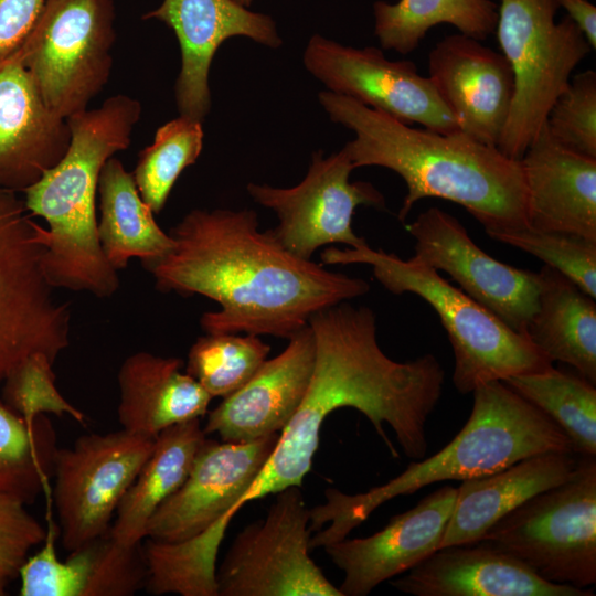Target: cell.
Listing matches in <instances>:
<instances>
[{"instance_id":"obj_1","label":"cell","mask_w":596,"mask_h":596,"mask_svg":"<svg viewBox=\"0 0 596 596\" xmlns=\"http://www.w3.org/2000/svg\"><path fill=\"white\" fill-rule=\"evenodd\" d=\"M169 235L173 247L142 265L158 290L202 295L220 305L200 319L206 333L288 340L313 313L370 290L362 278L285 249L259 232L253 210H192Z\"/></svg>"},{"instance_id":"obj_2","label":"cell","mask_w":596,"mask_h":596,"mask_svg":"<svg viewBox=\"0 0 596 596\" xmlns=\"http://www.w3.org/2000/svg\"><path fill=\"white\" fill-rule=\"evenodd\" d=\"M315 365L307 393L273 451L275 461L292 473L311 469L320 428L338 408L362 413L389 451H398L383 427L394 432L404 454L414 460L427 450V419L439 402L445 371L435 355L397 362L381 349L376 319L366 306L347 301L313 313Z\"/></svg>"},{"instance_id":"obj_3","label":"cell","mask_w":596,"mask_h":596,"mask_svg":"<svg viewBox=\"0 0 596 596\" xmlns=\"http://www.w3.org/2000/svg\"><path fill=\"white\" fill-rule=\"evenodd\" d=\"M330 119L355 138L343 147L353 168L379 166L397 173L407 187L398 212L404 221L422 199L461 205L488 235L529 227L528 193L520 160L504 156L462 132L412 128L353 98L320 92Z\"/></svg>"},{"instance_id":"obj_4","label":"cell","mask_w":596,"mask_h":596,"mask_svg":"<svg viewBox=\"0 0 596 596\" xmlns=\"http://www.w3.org/2000/svg\"><path fill=\"white\" fill-rule=\"evenodd\" d=\"M140 114L139 100L120 94L66 118L71 141L65 155L23 192L29 213L49 224V230L36 224V236L45 247V275L55 288L97 298L119 289L117 270L99 244L95 201L104 164L129 148Z\"/></svg>"},{"instance_id":"obj_5","label":"cell","mask_w":596,"mask_h":596,"mask_svg":"<svg viewBox=\"0 0 596 596\" xmlns=\"http://www.w3.org/2000/svg\"><path fill=\"white\" fill-rule=\"evenodd\" d=\"M472 393L468 421L437 454L409 462L401 475L366 492L328 488L326 502L310 509V530L317 532L310 551L348 538L386 501L428 485L477 478L542 453H574L566 434L503 381L482 383Z\"/></svg>"},{"instance_id":"obj_6","label":"cell","mask_w":596,"mask_h":596,"mask_svg":"<svg viewBox=\"0 0 596 596\" xmlns=\"http://www.w3.org/2000/svg\"><path fill=\"white\" fill-rule=\"evenodd\" d=\"M323 264H366L375 279L395 295L411 292L437 313L455 355L453 382L461 394L480 384L550 369L552 361L525 336L444 279L436 269L415 256L402 259L393 253L373 249L329 247Z\"/></svg>"},{"instance_id":"obj_7","label":"cell","mask_w":596,"mask_h":596,"mask_svg":"<svg viewBox=\"0 0 596 596\" xmlns=\"http://www.w3.org/2000/svg\"><path fill=\"white\" fill-rule=\"evenodd\" d=\"M557 0H500L497 38L514 93L497 148L520 160L546 123L575 67L592 51L568 15L555 21Z\"/></svg>"},{"instance_id":"obj_8","label":"cell","mask_w":596,"mask_h":596,"mask_svg":"<svg viewBox=\"0 0 596 596\" xmlns=\"http://www.w3.org/2000/svg\"><path fill=\"white\" fill-rule=\"evenodd\" d=\"M541 578L586 588L596 583V456H581L563 483L498 520L479 541Z\"/></svg>"},{"instance_id":"obj_9","label":"cell","mask_w":596,"mask_h":596,"mask_svg":"<svg viewBox=\"0 0 596 596\" xmlns=\"http://www.w3.org/2000/svg\"><path fill=\"white\" fill-rule=\"evenodd\" d=\"M36 224L18 193L0 189V389L32 354L55 362L70 344L71 308L45 275Z\"/></svg>"},{"instance_id":"obj_10","label":"cell","mask_w":596,"mask_h":596,"mask_svg":"<svg viewBox=\"0 0 596 596\" xmlns=\"http://www.w3.org/2000/svg\"><path fill=\"white\" fill-rule=\"evenodd\" d=\"M114 18L111 0H44L18 47L44 103L61 117L87 109L107 84Z\"/></svg>"},{"instance_id":"obj_11","label":"cell","mask_w":596,"mask_h":596,"mask_svg":"<svg viewBox=\"0 0 596 596\" xmlns=\"http://www.w3.org/2000/svg\"><path fill=\"white\" fill-rule=\"evenodd\" d=\"M310 509L299 487L276 493L216 568L217 596H343L309 556Z\"/></svg>"},{"instance_id":"obj_12","label":"cell","mask_w":596,"mask_h":596,"mask_svg":"<svg viewBox=\"0 0 596 596\" xmlns=\"http://www.w3.org/2000/svg\"><path fill=\"white\" fill-rule=\"evenodd\" d=\"M155 438L125 429L87 434L54 457L53 499L63 547L72 552L104 535L152 453Z\"/></svg>"},{"instance_id":"obj_13","label":"cell","mask_w":596,"mask_h":596,"mask_svg":"<svg viewBox=\"0 0 596 596\" xmlns=\"http://www.w3.org/2000/svg\"><path fill=\"white\" fill-rule=\"evenodd\" d=\"M280 433L248 443L205 439L184 482L155 511L146 538L178 543L195 536L217 556L234 504L253 483Z\"/></svg>"},{"instance_id":"obj_14","label":"cell","mask_w":596,"mask_h":596,"mask_svg":"<svg viewBox=\"0 0 596 596\" xmlns=\"http://www.w3.org/2000/svg\"><path fill=\"white\" fill-rule=\"evenodd\" d=\"M352 170L343 148L328 158L316 152L307 175L296 187L249 183L247 191L255 202L278 216V225L267 233L291 254L310 259L324 245L356 248L366 244L352 228L354 211L359 205H385L383 195L370 182H350Z\"/></svg>"},{"instance_id":"obj_15","label":"cell","mask_w":596,"mask_h":596,"mask_svg":"<svg viewBox=\"0 0 596 596\" xmlns=\"http://www.w3.org/2000/svg\"><path fill=\"white\" fill-rule=\"evenodd\" d=\"M306 68L332 93L439 134L460 132L427 76L406 60L390 61L382 50L345 46L315 34L304 53Z\"/></svg>"},{"instance_id":"obj_16","label":"cell","mask_w":596,"mask_h":596,"mask_svg":"<svg viewBox=\"0 0 596 596\" xmlns=\"http://www.w3.org/2000/svg\"><path fill=\"white\" fill-rule=\"evenodd\" d=\"M405 228L415 240L416 258L447 273L465 294L526 337L538 308V272L491 257L455 216L437 206L418 214Z\"/></svg>"},{"instance_id":"obj_17","label":"cell","mask_w":596,"mask_h":596,"mask_svg":"<svg viewBox=\"0 0 596 596\" xmlns=\"http://www.w3.org/2000/svg\"><path fill=\"white\" fill-rule=\"evenodd\" d=\"M169 25L181 50V70L175 82L180 116L202 121L211 108L209 72L220 45L236 35L276 49L281 44L274 20L252 12L234 0H163L143 15Z\"/></svg>"},{"instance_id":"obj_18","label":"cell","mask_w":596,"mask_h":596,"mask_svg":"<svg viewBox=\"0 0 596 596\" xmlns=\"http://www.w3.org/2000/svg\"><path fill=\"white\" fill-rule=\"evenodd\" d=\"M428 77L460 132L497 147L514 93L505 56L466 34L447 35L429 52Z\"/></svg>"},{"instance_id":"obj_19","label":"cell","mask_w":596,"mask_h":596,"mask_svg":"<svg viewBox=\"0 0 596 596\" xmlns=\"http://www.w3.org/2000/svg\"><path fill=\"white\" fill-rule=\"evenodd\" d=\"M457 488L444 486L414 508L392 517L368 538L343 539L324 547L344 573L343 596H365L377 585L403 574L440 549Z\"/></svg>"},{"instance_id":"obj_20","label":"cell","mask_w":596,"mask_h":596,"mask_svg":"<svg viewBox=\"0 0 596 596\" xmlns=\"http://www.w3.org/2000/svg\"><path fill=\"white\" fill-rule=\"evenodd\" d=\"M67 119L41 97L18 49L0 56V189L24 192L65 155Z\"/></svg>"},{"instance_id":"obj_21","label":"cell","mask_w":596,"mask_h":596,"mask_svg":"<svg viewBox=\"0 0 596 596\" xmlns=\"http://www.w3.org/2000/svg\"><path fill=\"white\" fill-rule=\"evenodd\" d=\"M288 340L281 353L266 360L241 389L209 412L205 435L248 443L285 428L307 393L316 355L309 324Z\"/></svg>"},{"instance_id":"obj_22","label":"cell","mask_w":596,"mask_h":596,"mask_svg":"<svg viewBox=\"0 0 596 596\" xmlns=\"http://www.w3.org/2000/svg\"><path fill=\"white\" fill-rule=\"evenodd\" d=\"M414 596H593L590 589L541 578L517 558L483 543L441 547L391 582Z\"/></svg>"},{"instance_id":"obj_23","label":"cell","mask_w":596,"mask_h":596,"mask_svg":"<svg viewBox=\"0 0 596 596\" xmlns=\"http://www.w3.org/2000/svg\"><path fill=\"white\" fill-rule=\"evenodd\" d=\"M520 163L529 227L596 241V159L561 146L545 123Z\"/></svg>"},{"instance_id":"obj_24","label":"cell","mask_w":596,"mask_h":596,"mask_svg":"<svg viewBox=\"0 0 596 596\" xmlns=\"http://www.w3.org/2000/svg\"><path fill=\"white\" fill-rule=\"evenodd\" d=\"M577 464L574 453L549 451L462 480L440 549L479 542L498 520L540 492L566 481Z\"/></svg>"},{"instance_id":"obj_25","label":"cell","mask_w":596,"mask_h":596,"mask_svg":"<svg viewBox=\"0 0 596 596\" xmlns=\"http://www.w3.org/2000/svg\"><path fill=\"white\" fill-rule=\"evenodd\" d=\"M182 360L140 351L120 365L117 416L121 428L149 438L163 429L203 417L212 397L187 372Z\"/></svg>"},{"instance_id":"obj_26","label":"cell","mask_w":596,"mask_h":596,"mask_svg":"<svg viewBox=\"0 0 596 596\" xmlns=\"http://www.w3.org/2000/svg\"><path fill=\"white\" fill-rule=\"evenodd\" d=\"M538 308L526 338L552 362L560 361L596 383V304L558 270L539 272Z\"/></svg>"},{"instance_id":"obj_27","label":"cell","mask_w":596,"mask_h":596,"mask_svg":"<svg viewBox=\"0 0 596 596\" xmlns=\"http://www.w3.org/2000/svg\"><path fill=\"white\" fill-rule=\"evenodd\" d=\"M205 439L200 418L160 432L155 438L151 455L116 510L108 530L115 541L135 545L145 540L150 518L184 482Z\"/></svg>"},{"instance_id":"obj_28","label":"cell","mask_w":596,"mask_h":596,"mask_svg":"<svg viewBox=\"0 0 596 596\" xmlns=\"http://www.w3.org/2000/svg\"><path fill=\"white\" fill-rule=\"evenodd\" d=\"M100 220L97 234L103 253L116 270L134 257L141 263L159 258L173 247V238L157 224L143 202L132 173L117 158L104 164L99 181Z\"/></svg>"},{"instance_id":"obj_29","label":"cell","mask_w":596,"mask_h":596,"mask_svg":"<svg viewBox=\"0 0 596 596\" xmlns=\"http://www.w3.org/2000/svg\"><path fill=\"white\" fill-rule=\"evenodd\" d=\"M375 34L382 49L408 54L430 28L451 24L460 33L485 40L496 31L497 4L492 0H400L373 4Z\"/></svg>"},{"instance_id":"obj_30","label":"cell","mask_w":596,"mask_h":596,"mask_svg":"<svg viewBox=\"0 0 596 596\" xmlns=\"http://www.w3.org/2000/svg\"><path fill=\"white\" fill-rule=\"evenodd\" d=\"M56 450L46 416L26 419L0 400V491L25 504L47 492Z\"/></svg>"},{"instance_id":"obj_31","label":"cell","mask_w":596,"mask_h":596,"mask_svg":"<svg viewBox=\"0 0 596 596\" xmlns=\"http://www.w3.org/2000/svg\"><path fill=\"white\" fill-rule=\"evenodd\" d=\"M549 416L568 437L573 451L596 456V389L583 376L551 366L503 381Z\"/></svg>"},{"instance_id":"obj_32","label":"cell","mask_w":596,"mask_h":596,"mask_svg":"<svg viewBox=\"0 0 596 596\" xmlns=\"http://www.w3.org/2000/svg\"><path fill=\"white\" fill-rule=\"evenodd\" d=\"M202 148V121L198 119L180 116L158 128L132 172L141 199L153 213L164 207L178 177L196 161Z\"/></svg>"},{"instance_id":"obj_33","label":"cell","mask_w":596,"mask_h":596,"mask_svg":"<svg viewBox=\"0 0 596 596\" xmlns=\"http://www.w3.org/2000/svg\"><path fill=\"white\" fill-rule=\"evenodd\" d=\"M270 347L258 336L206 333L190 348L185 372L213 397L241 389L267 360Z\"/></svg>"},{"instance_id":"obj_34","label":"cell","mask_w":596,"mask_h":596,"mask_svg":"<svg viewBox=\"0 0 596 596\" xmlns=\"http://www.w3.org/2000/svg\"><path fill=\"white\" fill-rule=\"evenodd\" d=\"M488 236L538 257L596 299V241L531 227Z\"/></svg>"},{"instance_id":"obj_35","label":"cell","mask_w":596,"mask_h":596,"mask_svg":"<svg viewBox=\"0 0 596 596\" xmlns=\"http://www.w3.org/2000/svg\"><path fill=\"white\" fill-rule=\"evenodd\" d=\"M57 530L49 522L42 549L29 556L20 568L21 596H83L91 566L88 543L70 552L65 561L57 557Z\"/></svg>"},{"instance_id":"obj_36","label":"cell","mask_w":596,"mask_h":596,"mask_svg":"<svg viewBox=\"0 0 596 596\" xmlns=\"http://www.w3.org/2000/svg\"><path fill=\"white\" fill-rule=\"evenodd\" d=\"M546 126L564 148L596 159V73L593 70L571 77L552 106Z\"/></svg>"},{"instance_id":"obj_37","label":"cell","mask_w":596,"mask_h":596,"mask_svg":"<svg viewBox=\"0 0 596 596\" xmlns=\"http://www.w3.org/2000/svg\"><path fill=\"white\" fill-rule=\"evenodd\" d=\"M54 362L44 353H34L23 361L0 389L2 402L26 419L44 413L67 414L79 423L85 415L70 404L55 385Z\"/></svg>"},{"instance_id":"obj_38","label":"cell","mask_w":596,"mask_h":596,"mask_svg":"<svg viewBox=\"0 0 596 596\" xmlns=\"http://www.w3.org/2000/svg\"><path fill=\"white\" fill-rule=\"evenodd\" d=\"M88 545L91 566L83 596H131L145 588L148 572L141 543L125 545L106 532Z\"/></svg>"},{"instance_id":"obj_39","label":"cell","mask_w":596,"mask_h":596,"mask_svg":"<svg viewBox=\"0 0 596 596\" xmlns=\"http://www.w3.org/2000/svg\"><path fill=\"white\" fill-rule=\"evenodd\" d=\"M24 502L0 491V579L19 576L32 547L42 544L46 530L28 512Z\"/></svg>"},{"instance_id":"obj_40","label":"cell","mask_w":596,"mask_h":596,"mask_svg":"<svg viewBox=\"0 0 596 596\" xmlns=\"http://www.w3.org/2000/svg\"><path fill=\"white\" fill-rule=\"evenodd\" d=\"M43 3L44 0H0V56L22 44Z\"/></svg>"},{"instance_id":"obj_41","label":"cell","mask_w":596,"mask_h":596,"mask_svg":"<svg viewBox=\"0 0 596 596\" xmlns=\"http://www.w3.org/2000/svg\"><path fill=\"white\" fill-rule=\"evenodd\" d=\"M567 15L585 35L592 50L596 49V7L587 0H557Z\"/></svg>"},{"instance_id":"obj_42","label":"cell","mask_w":596,"mask_h":596,"mask_svg":"<svg viewBox=\"0 0 596 596\" xmlns=\"http://www.w3.org/2000/svg\"><path fill=\"white\" fill-rule=\"evenodd\" d=\"M8 583L0 579V596L7 595Z\"/></svg>"},{"instance_id":"obj_43","label":"cell","mask_w":596,"mask_h":596,"mask_svg":"<svg viewBox=\"0 0 596 596\" xmlns=\"http://www.w3.org/2000/svg\"><path fill=\"white\" fill-rule=\"evenodd\" d=\"M234 1L237 2L238 4L243 6V7L247 8V7L251 6L253 0H234Z\"/></svg>"}]
</instances>
